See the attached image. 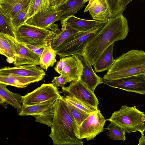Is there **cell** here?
I'll list each match as a JSON object with an SVG mask.
<instances>
[{
  "label": "cell",
  "mask_w": 145,
  "mask_h": 145,
  "mask_svg": "<svg viewBox=\"0 0 145 145\" xmlns=\"http://www.w3.org/2000/svg\"><path fill=\"white\" fill-rule=\"evenodd\" d=\"M30 0H7L0 2V11L12 19L15 18Z\"/></svg>",
  "instance_id": "cell-20"
},
{
  "label": "cell",
  "mask_w": 145,
  "mask_h": 145,
  "mask_svg": "<svg viewBox=\"0 0 145 145\" xmlns=\"http://www.w3.org/2000/svg\"><path fill=\"white\" fill-rule=\"evenodd\" d=\"M78 32H79L69 27L62 25L60 32L54 37L51 41L52 48L55 50L69 37Z\"/></svg>",
  "instance_id": "cell-26"
},
{
  "label": "cell",
  "mask_w": 145,
  "mask_h": 145,
  "mask_svg": "<svg viewBox=\"0 0 145 145\" xmlns=\"http://www.w3.org/2000/svg\"><path fill=\"white\" fill-rule=\"evenodd\" d=\"M25 44L28 48L37 54L39 57H40L44 47L39 48L31 45Z\"/></svg>",
  "instance_id": "cell-37"
},
{
  "label": "cell",
  "mask_w": 145,
  "mask_h": 145,
  "mask_svg": "<svg viewBox=\"0 0 145 145\" xmlns=\"http://www.w3.org/2000/svg\"><path fill=\"white\" fill-rule=\"evenodd\" d=\"M114 43L111 44L101 54L93 65L94 71L101 72L108 70L113 63V56Z\"/></svg>",
  "instance_id": "cell-22"
},
{
  "label": "cell",
  "mask_w": 145,
  "mask_h": 145,
  "mask_svg": "<svg viewBox=\"0 0 145 145\" xmlns=\"http://www.w3.org/2000/svg\"><path fill=\"white\" fill-rule=\"evenodd\" d=\"M110 123L107 126L109 130L107 135L111 139L120 140L124 141L126 138L125 136L126 131L121 127L112 121H110Z\"/></svg>",
  "instance_id": "cell-28"
},
{
  "label": "cell",
  "mask_w": 145,
  "mask_h": 145,
  "mask_svg": "<svg viewBox=\"0 0 145 145\" xmlns=\"http://www.w3.org/2000/svg\"><path fill=\"white\" fill-rule=\"evenodd\" d=\"M145 75V52L132 50L117 58L103 78L113 80Z\"/></svg>",
  "instance_id": "cell-3"
},
{
  "label": "cell",
  "mask_w": 145,
  "mask_h": 145,
  "mask_svg": "<svg viewBox=\"0 0 145 145\" xmlns=\"http://www.w3.org/2000/svg\"><path fill=\"white\" fill-rule=\"evenodd\" d=\"M30 1L15 18L10 19L14 30L25 23L27 20V13Z\"/></svg>",
  "instance_id": "cell-29"
},
{
  "label": "cell",
  "mask_w": 145,
  "mask_h": 145,
  "mask_svg": "<svg viewBox=\"0 0 145 145\" xmlns=\"http://www.w3.org/2000/svg\"><path fill=\"white\" fill-rule=\"evenodd\" d=\"M56 101L55 100H49L40 104L30 106L23 105L22 108L18 112V115L34 116L41 115L53 107Z\"/></svg>",
  "instance_id": "cell-23"
},
{
  "label": "cell",
  "mask_w": 145,
  "mask_h": 145,
  "mask_svg": "<svg viewBox=\"0 0 145 145\" xmlns=\"http://www.w3.org/2000/svg\"><path fill=\"white\" fill-rule=\"evenodd\" d=\"M141 136L139 139L138 145H145V136L144 133H141Z\"/></svg>",
  "instance_id": "cell-40"
},
{
  "label": "cell",
  "mask_w": 145,
  "mask_h": 145,
  "mask_svg": "<svg viewBox=\"0 0 145 145\" xmlns=\"http://www.w3.org/2000/svg\"><path fill=\"white\" fill-rule=\"evenodd\" d=\"M63 97L67 102L69 103L77 108L89 114H91L98 109L77 98L73 95L68 94Z\"/></svg>",
  "instance_id": "cell-27"
},
{
  "label": "cell",
  "mask_w": 145,
  "mask_h": 145,
  "mask_svg": "<svg viewBox=\"0 0 145 145\" xmlns=\"http://www.w3.org/2000/svg\"><path fill=\"white\" fill-rule=\"evenodd\" d=\"M54 115V111L53 106L43 114L35 116L34 117L35 118V121L46 125L48 127H51Z\"/></svg>",
  "instance_id": "cell-32"
},
{
  "label": "cell",
  "mask_w": 145,
  "mask_h": 145,
  "mask_svg": "<svg viewBox=\"0 0 145 145\" xmlns=\"http://www.w3.org/2000/svg\"><path fill=\"white\" fill-rule=\"evenodd\" d=\"M103 25L86 31L78 32L70 36L55 50L57 55L60 58L74 55L83 56L88 42Z\"/></svg>",
  "instance_id": "cell-6"
},
{
  "label": "cell",
  "mask_w": 145,
  "mask_h": 145,
  "mask_svg": "<svg viewBox=\"0 0 145 145\" xmlns=\"http://www.w3.org/2000/svg\"><path fill=\"white\" fill-rule=\"evenodd\" d=\"M129 31L127 20L122 13L110 18L88 42L82 56L93 66L105 50L113 43L124 39Z\"/></svg>",
  "instance_id": "cell-1"
},
{
  "label": "cell",
  "mask_w": 145,
  "mask_h": 145,
  "mask_svg": "<svg viewBox=\"0 0 145 145\" xmlns=\"http://www.w3.org/2000/svg\"><path fill=\"white\" fill-rule=\"evenodd\" d=\"M101 82L127 91L145 95V75H135L113 80L101 78Z\"/></svg>",
  "instance_id": "cell-10"
},
{
  "label": "cell",
  "mask_w": 145,
  "mask_h": 145,
  "mask_svg": "<svg viewBox=\"0 0 145 145\" xmlns=\"http://www.w3.org/2000/svg\"><path fill=\"white\" fill-rule=\"evenodd\" d=\"M74 117L79 129L83 121L90 114L75 107L71 104L66 101Z\"/></svg>",
  "instance_id": "cell-30"
},
{
  "label": "cell",
  "mask_w": 145,
  "mask_h": 145,
  "mask_svg": "<svg viewBox=\"0 0 145 145\" xmlns=\"http://www.w3.org/2000/svg\"><path fill=\"white\" fill-rule=\"evenodd\" d=\"M133 0H120L121 13H122L127 4Z\"/></svg>",
  "instance_id": "cell-39"
},
{
  "label": "cell",
  "mask_w": 145,
  "mask_h": 145,
  "mask_svg": "<svg viewBox=\"0 0 145 145\" xmlns=\"http://www.w3.org/2000/svg\"><path fill=\"white\" fill-rule=\"evenodd\" d=\"M6 0H0V2H3V1H5Z\"/></svg>",
  "instance_id": "cell-43"
},
{
  "label": "cell",
  "mask_w": 145,
  "mask_h": 145,
  "mask_svg": "<svg viewBox=\"0 0 145 145\" xmlns=\"http://www.w3.org/2000/svg\"><path fill=\"white\" fill-rule=\"evenodd\" d=\"M106 120L98 109L90 114L78 129L79 135L81 139L88 141L94 139L103 131Z\"/></svg>",
  "instance_id": "cell-8"
},
{
  "label": "cell",
  "mask_w": 145,
  "mask_h": 145,
  "mask_svg": "<svg viewBox=\"0 0 145 145\" xmlns=\"http://www.w3.org/2000/svg\"><path fill=\"white\" fill-rule=\"evenodd\" d=\"M72 81L69 78L60 75L58 76L55 77L52 81V84L56 87H63L67 82Z\"/></svg>",
  "instance_id": "cell-35"
},
{
  "label": "cell",
  "mask_w": 145,
  "mask_h": 145,
  "mask_svg": "<svg viewBox=\"0 0 145 145\" xmlns=\"http://www.w3.org/2000/svg\"><path fill=\"white\" fill-rule=\"evenodd\" d=\"M57 0H48L45 11L55 9Z\"/></svg>",
  "instance_id": "cell-38"
},
{
  "label": "cell",
  "mask_w": 145,
  "mask_h": 145,
  "mask_svg": "<svg viewBox=\"0 0 145 145\" xmlns=\"http://www.w3.org/2000/svg\"><path fill=\"white\" fill-rule=\"evenodd\" d=\"M0 54L7 57V61L12 63L14 61L15 53L4 33L0 32Z\"/></svg>",
  "instance_id": "cell-25"
},
{
  "label": "cell",
  "mask_w": 145,
  "mask_h": 145,
  "mask_svg": "<svg viewBox=\"0 0 145 145\" xmlns=\"http://www.w3.org/2000/svg\"><path fill=\"white\" fill-rule=\"evenodd\" d=\"M70 57V56H68L60 58L59 60L57 62L54 68L55 71L60 74Z\"/></svg>",
  "instance_id": "cell-36"
},
{
  "label": "cell",
  "mask_w": 145,
  "mask_h": 145,
  "mask_svg": "<svg viewBox=\"0 0 145 145\" xmlns=\"http://www.w3.org/2000/svg\"><path fill=\"white\" fill-rule=\"evenodd\" d=\"M62 97L57 88L54 86L52 83L44 84L23 96V105H37L49 100L56 101Z\"/></svg>",
  "instance_id": "cell-7"
},
{
  "label": "cell",
  "mask_w": 145,
  "mask_h": 145,
  "mask_svg": "<svg viewBox=\"0 0 145 145\" xmlns=\"http://www.w3.org/2000/svg\"><path fill=\"white\" fill-rule=\"evenodd\" d=\"M5 34L15 53L16 57L13 62L15 66L26 64L40 65V57L37 54L15 37Z\"/></svg>",
  "instance_id": "cell-9"
},
{
  "label": "cell",
  "mask_w": 145,
  "mask_h": 145,
  "mask_svg": "<svg viewBox=\"0 0 145 145\" xmlns=\"http://www.w3.org/2000/svg\"><path fill=\"white\" fill-rule=\"evenodd\" d=\"M0 32L15 37L10 19L0 11Z\"/></svg>",
  "instance_id": "cell-31"
},
{
  "label": "cell",
  "mask_w": 145,
  "mask_h": 145,
  "mask_svg": "<svg viewBox=\"0 0 145 145\" xmlns=\"http://www.w3.org/2000/svg\"><path fill=\"white\" fill-rule=\"evenodd\" d=\"M62 91L73 95L97 109L99 101L94 92L89 89L80 80L71 82L68 86L62 87Z\"/></svg>",
  "instance_id": "cell-11"
},
{
  "label": "cell",
  "mask_w": 145,
  "mask_h": 145,
  "mask_svg": "<svg viewBox=\"0 0 145 145\" xmlns=\"http://www.w3.org/2000/svg\"><path fill=\"white\" fill-rule=\"evenodd\" d=\"M54 115L49 136L54 145H82L78 128L63 97L53 105Z\"/></svg>",
  "instance_id": "cell-2"
},
{
  "label": "cell",
  "mask_w": 145,
  "mask_h": 145,
  "mask_svg": "<svg viewBox=\"0 0 145 145\" xmlns=\"http://www.w3.org/2000/svg\"><path fill=\"white\" fill-rule=\"evenodd\" d=\"M44 78L18 75L0 76V83L18 88H25L31 83L38 82Z\"/></svg>",
  "instance_id": "cell-19"
},
{
  "label": "cell",
  "mask_w": 145,
  "mask_h": 145,
  "mask_svg": "<svg viewBox=\"0 0 145 145\" xmlns=\"http://www.w3.org/2000/svg\"><path fill=\"white\" fill-rule=\"evenodd\" d=\"M42 0H31L27 13V19L41 11Z\"/></svg>",
  "instance_id": "cell-33"
},
{
  "label": "cell",
  "mask_w": 145,
  "mask_h": 145,
  "mask_svg": "<svg viewBox=\"0 0 145 145\" xmlns=\"http://www.w3.org/2000/svg\"><path fill=\"white\" fill-rule=\"evenodd\" d=\"M108 5L110 18L114 17L121 13L120 0H106Z\"/></svg>",
  "instance_id": "cell-34"
},
{
  "label": "cell",
  "mask_w": 145,
  "mask_h": 145,
  "mask_svg": "<svg viewBox=\"0 0 145 145\" xmlns=\"http://www.w3.org/2000/svg\"><path fill=\"white\" fill-rule=\"evenodd\" d=\"M84 68L82 61L78 55L70 56L60 75L66 76L72 81L80 80Z\"/></svg>",
  "instance_id": "cell-17"
},
{
  "label": "cell",
  "mask_w": 145,
  "mask_h": 145,
  "mask_svg": "<svg viewBox=\"0 0 145 145\" xmlns=\"http://www.w3.org/2000/svg\"><path fill=\"white\" fill-rule=\"evenodd\" d=\"M107 22L82 19L73 15L61 20V24L69 27L78 32H84L102 26Z\"/></svg>",
  "instance_id": "cell-15"
},
{
  "label": "cell",
  "mask_w": 145,
  "mask_h": 145,
  "mask_svg": "<svg viewBox=\"0 0 145 145\" xmlns=\"http://www.w3.org/2000/svg\"><path fill=\"white\" fill-rule=\"evenodd\" d=\"M14 33L15 38L19 42L39 48L45 47L57 34L49 29L26 23L14 30Z\"/></svg>",
  "instance_id": "cell-5"
},
{
  "label": "cell",
  "mask_w": 145,
  "mask_h": 145,
  "mask_svg": "<svg viewBox=\"0 0 145 145\" xmlns=\"http://www.w3.org/2000/svg\"><path fill=\"white\" fill-rule=\"evenodd\" d=\"M57 54L49 42L44 48L42 54L40 57V67L46 71L50 67H53L57 62L56 57Z\"/></svg>",
  "instance_id": "cell-24"
},
{
  "label": "cell",
  "mask_w": 145,
  "mask_h": 145,
  "mask_svg": "<svg viewBox=\"0 0 145 145\" xmlns=\"http://www.w3.org/2000/svg\"><path fill=\"white\" fill-rule=\"evenodd\" d=\"M68 0H57L55 9L65 3Z\"/></svg>",
  "instance_id": "cell-41"
},
{
  "label": "cell",
  "mask_w": 145,
  "mask_h": 145,
  "mask_svg": "<svg viewBox=\"0 0 145 145\" xmlns=\"http://www.w3.org/2000/svg\"><path fill=\"white\" fill-rule=\"evenodd\" d=\"M59 11L57 9L45 12L39 11L28 19L25 23L40 28L49 29L55 22L59 21Z\"/></svg>",
  "instance_id": "cell-14"
},
{
  "label": "cell",
  "mask_w": 145,
  "mask_h": 145,
  "mask_svg": "<svg viewBox=\"0 0 145 145\" xmlns=\"http://www.w3.org/2000/svg\"><path fill=\"white\" fill-rule=\"evenodd\" d=\"M82 63L84 68L80 80L89 89L94 92L95 88L102 84L101 78L97 76L91 65L82 56L78 55Z\"/></svg>",
  "instance_id": "cell-16"
},
{
  "label": "cell",
  "mask_w": 145,
  "mask_h": 145,
  "mask_svg": "<svg viewBox=\"0 0 145 145\" xmlns=\"http://www.w3.org/2000/svg\"><path fill=\"white\" fill-rule=\"evenodd\" d=\"M89 12L94 20L107 22L110 18V13L106 0H90L84 10Z\"/></svg>",
  "instance_id": "cell-13"
},
{
  "label": "cell",
  "mask_w": 145,
  "mask_h": 145,
  "mask_svg": "<svg viewBox=\"0 0 145 145\" xmlns=\"http://www.w3.org/2000/svg\"><path fill=\"white\" fill-rule=\"evenodd\" d=\"M45 72L40 67L26 64L14 67H5L0 69V76L18 75L44 77Z\"/></svg>",
  "instance_id": "cell-12"
},
{
  "label": "cell",
  "mask_w": 145,
  "mask_h": 145,
  "mask_svg": "<svg viewBox=\"0 0 145 145\" xmlns=\"http://www.w3.org/2000/svg\"><path fill=\"white\" fill-rule=\"evenodd\" d=\"M90 0H68L57 9L59 12V21L77 13Z\"/></svg>",
  "instance_id": "cell-21"
},
{
  "label": "cell",
  "mask_w": 145,
  "mask_h": 145,
  "mask_svg": "<svg viewBox=\"0 0 145 145\" xmlns=\"http://www.w3.org/2000/svg\"><path fill=\"white\" fill-rule=\"evenodd\" d=\"M48 0H42L41 11L45 12Z\"/></svg>",
  "instance_id": "cell-42"
},
{
  "label": "cell",
  "mask_w": 145,
  "mask_h": 145,
  "mask_svg": "<svg viewBox=\"0 0 145 145\" xmlns=\"http://www.w3.org/2000/svg\"><path fill=\"white\" fill-rule=\"evenodd\" d=\"M7 85L0 83V104L5 108L10 105L18 112L23 105L22 97L19 93L12 92L7 88Z\"/></svg>",
  "instance_id": "cell-18"
},
{
  "label": "cell",
  "mask_w": 145,
  "mask_h": 145,
  "mask_svg": "<svg viewBox=\"0 0 145 145\" xmlns=\"http://www.w3.org/2000/svg\"><path fill=\"white\" fill-rule=\"evenodd\" d=\"M106 120L112 121L123 128L128 133L137 131L141 133L145 131V114L135 106H122Z\"/></svg>",
  "instance_id": "cell-4"
}]
</instances>
